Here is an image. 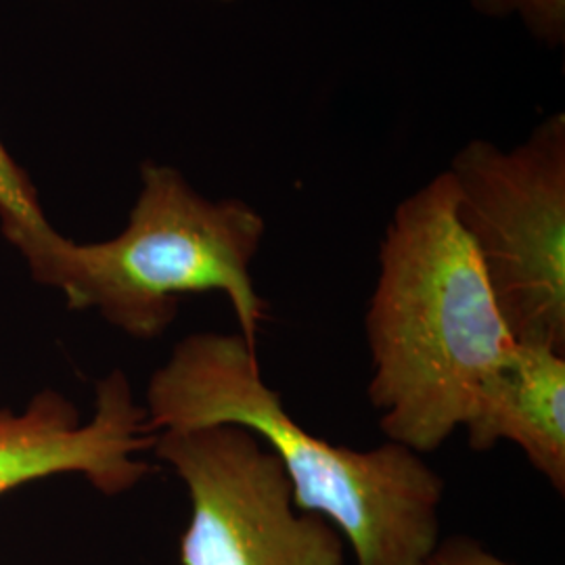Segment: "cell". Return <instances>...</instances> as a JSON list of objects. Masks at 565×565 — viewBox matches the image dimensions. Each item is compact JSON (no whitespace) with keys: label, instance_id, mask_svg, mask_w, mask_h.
Segmentation results:
<instances>
[{"label":"cell","instance_id":"cell-1","mask_svg":"<svg viewBox=\"0 0 565 565\" xmlns=\"http://www.w3.org/2000/svg\"><path fill=\"white\" fill-rule=\"evenodd\" d=\"M364 335L380 429L419 455L463 425L511 352L515 338L457 218L446 172L401 202L387 224Z\"/></svg>","mask_w":565,"mask_h":565},{"label":"cell","instance_id":"cell-2","mask_svg":"<svg viewBox=\"0 0 565 565\" xmlns=\"http://www.w3.org/2000/svg\"><path fill=\"white\" fill-rule=\"evenodd\" d=\"M147 429L242 425L254 431L291 484L303 513L333 525L356 565H424L443 539L445 478L424 455L385 440L371 450L310 434L264 382L258 350L239 333L182 338L151 375Z\"/></svg>","mask_w":565,"mask_h":565},{"label":"cell","instance_id":"cell-3","mask_svg":"<svg viewBox=\"0 0 565 565\" xmlns=\"http://www.w3.org/2000/svg\"><path fill=\"white\" fill-rule=\"evenodd\" d=\"M266 223L243 200H207L172 166L145 163L141 193L120 235L76 243L61 233L23 258L32 277L76 310H97L132 340H158L189 294H224L239 335L258 350L268 303L252 264Z\"/></svg>","mask_w":565,"mask_h":565},{"label":"cell","instance_id":"cell-4","mask_svg":"<svg viewBox=\"0 0 565 565\" xmlns=\"http://www.w3.org/2000/svg\"><path fill=\"white\" fill-rule=\"evenodd\" d=\"M446 174L515 342L565 350L564 116H551L511 151L471 141Z\"/></svg>","mask_w":565,"mask_h":565},{"label":"cell","instance_id":"cell-5","mask_svg":"<svg viewBox=\"0 0 565 565\" xmlns=\"http://www.w3.org/2000/svg\"><path fill=\"white\" fill-rule=\"evenodd\" d=\"M151 448L189 494L181 565H345L340 532L296 507L281 461L254 431L166 429Z\"/></svg>","mask_w":565,"mask_h":565},{"label":"cell","instance_id":"cell-6","mask_svg":"<svg viewBox=\"0 0 565 565\" xmlns=\"http://www.w3.org/2000/svg\"><path fill=\"white\" fill-rule=\"evenodd\" d=\"M151 445L145 406L121 371L97 384L95 415L86 424L74 403L44 390L21 413L0 411V494L49 476L81 473L102 494L116 497L149 473L137 455Z\"/></svg>","mask_w":565,"mask_h":565},{"label":"cell","instance_id":"cell-7","mask_svg":"<svg viewBox=\"0 0 565 565\" xmlns=\"http://www.w3.org/2000/svg\"><path fill=\"white\" fill-rule=\"evenodd\" d=\"M467 445L486 452L511 443L565 494V350L515 342L505 361L478 390L465 415Z\"/></svg>","mask_w":565,"mask_h":565},{"label":"cell","instance_id":"cell-8","mask_svg":"<svg viewBox=\"0 0 565 565\" xmlns=\"http://www.w3.org/2000/svg\"><path fill=\"white\" fill-rule=\"evenodd\" d=\"M0 226L9 242L25 256L39 243L49 239L55 228L49 224L36 186L11 158L0 141Z\"/></svg>","mask_w":565,"mask_h":565},{"label":"cell","instance_id":"cell-9","mask_svg":"<svg viewBox=\"0 0 565 565\" xmlns=\"http://www.w3.org/2000/svg\"><path fill=\"white\" fill-rule=\"evenodd\" d=\"M471 7L488 18H520L548 46L564 42L565 0H471Z\"/></svg>","mask_w":565,"mask_h":565},{"label":"cell","instance_id":"cell-10","mask_svg":"<svg viewBox=\"0 0 565 565\" xmlns=\"http://www.w3.org/2000/svg\"><path fill=\"white\" fill-rule=\"evenodd\" d=\"M424 565H515L488 551L478 539L467 534H450L440 539L427 555Z\"/></svg>","mask_w":565,"mask_h":565},{"label":"cell","instance_id":"cell-11","mask_svg":"<svg viewBox=\"0 0 565 565\" xmlns=\"http://www.w3.org/2000/svg\"><path fill=\"white\" fill-rule=\"evenodd\" d=\"M224 2H226V0H224Z\"/></svg>","mask_w":565,"mask_h":565}]
</instances>
